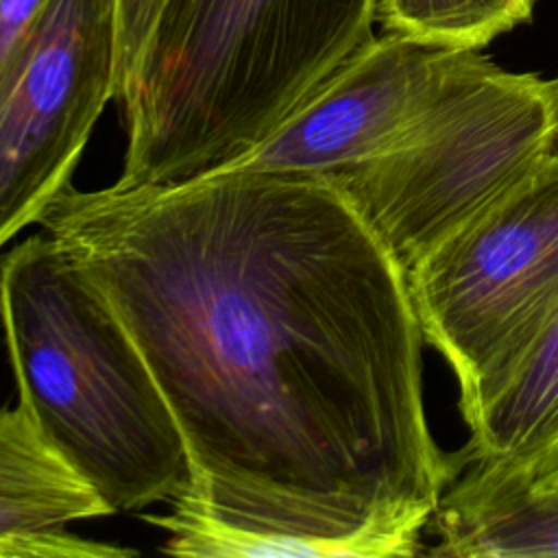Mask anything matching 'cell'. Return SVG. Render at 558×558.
<instances>
[{"label":"cell","instance_id":"6da1fadb","mask_svg":"<svg viewBox=\"0 0 558 558\" xmlns=\"http://www.w3.org/2000/svg\"><path fill=\"white\" fill-rule=\"evenodd\" d=\"M39 227L135 342L207 497L344 558L421 551L458 466L427 423L408 275L340 187H70Z\"/></svg>","mask_w":558,"mask_h":558},{"label":"cell","instance_id":"7a4b0ae2","mask_svg":"<svg viewBox=\"0 0 558 558\" xmlns=\"http://www.w3.org/2000/svg\"><path fill=\"white\" fill-rule=\"evenodd\" d=\"M377 0H163L120 85L129 187L218 172L375 35Z\"/></svg>","mask_w":558,"mask_h":558},{"label":"cell","instance_id":"3957f363","mask_svg":"<svg viewBox=\"0 0 558 558\" xmlns=\"http://www.w3.org/2000/svg\"><path fill=\"white\" fill-rule=\"evenodd\" d=\"M0 325L17 403L107 514L170 501L183 434L135 342L46 231L0 259Z\"/></svg>","mask_w":558,"mask_h":558},{"label":"cell","instance_id":"277c9868","mask_svg":"<svg viewBox=\"0 0 558 558\" xmlns=\"http://www.w3.org/2000/svg\"><path fill=\"white\" fill-rule=\"evenodd\" d=\"M551 89L466 52L379 155L327 179L408 272L549 157Z\"/></svg>","mask_w":558,"mask_h":558},{"label":"cell","instance_id":"5b68a950","mask_svg":"<svg viewBox=\"0 0 558 558\" xmlns=\"http://www.w3.org/2000/svg\"><path fill=\"white\" fill-rule=\"evenodd\" d=\"M425 344L458 379L469 416L512 373L558 307V159L408 272Z\"/></svg>","mask_w":558,"mask_h":558},{"label":"cell","instance_id":"8992f818","mask_svg":"<svg viewBox=\"0 0 558 558\" xmlns=\"http://www.w3.org/2000/svg\"><path fill=\"white\" fill-rule=\"evenodd\" d=\"M116 100V0H52L0 76V251L72 187Z\"/></svg>","mask_w":558,"mask_h":558},{"label":"cell","instance_id":"52a82bcc","mask_svg":"<svg viewBox=\"0 0 558 558\" xmlns=\"http://www.w3.org/2000/svg\"><path fill=\"white\" fill-rule=\"evenodd\" d=\"M466 52L473 50L399 33L373 37L259 146L222 170L331 179L386 150Z\"/></svg>","mask_w":558,"mask_h":558},{"label":"cell","instance_id":"ba28073f","mask_svg":"<svg viewBox=\"0 0 558 558\" xmlns=\"http://www.w3.org/2000/svg\"><path fill=\"white\" fill-rule=\"evenodd\" d=\"M107 517L92 488L17 403L0 405V558H120L131 547L81 538L72 523Z\"/></svg>","mask_w":558,"mask_h":558},{"label":"cell","instance_id":"9c48e42d","mask_svg":"<svg viewBox=\"0 0 558 558\" xmlns=\"http://www.w3.org/2000/svg\"><path fill=\"white\" fill-rule=\"evenodd\" d=\"M466 447L456 466L508 471L558 436V307L501 386L462 418Z\"/></svg>","mask_w":558,"mask_h":558},{"label":"cell","instance_id":"30bf717a","mask_svg":"<svg viewBox=\"0 0 558 558\" xmlns=\"http://www.w3.org/2000/svg\"><path fill=\"white\" fill-rule=\"evenodd\" d=\"M429 525L434 556L558 558V490L484 486L456 475Z\"/></svg>","mask_w":558,"mask_h":558},{"label":"cell","instance_id":"8fae6325","mask_svg":"<svg viewBox=\"0 0 558 558\" xmlns=\"http://www.w3.org/2000/svg\"><path fill=\"white\" fill-rule=\"evenodd\" d=\"M534 0H377L375 22L425 44L480 52L532 15Z\"/></svg>","mask_w":558,"mask_h":558},{"label":"cell","instance_id":"7c38bea8","mask_svg":"<svg viewBox=\"0 0 558 558\" xmlns=\"http://www.w3.org/2000/svg\"><path fill=\"white\" fill-rule=\"evenodd\" d=\"M163 0H116V94L133 72Z\"/></svg>","mask_w":558,"mask_h":558},{"label":"cell","instance_id":"4fadbf2b","mask_svg":"<svg viewBox=\"0 0 558 558\" xmlns=\"http://www.w3.org/2000/svg\"><path fill=\"white\" fill-rule=\"evenodd\" d=\"M52 0H0V76Z\"/></svg>","mask_w":558,"mask_h":558},{"label":"cell","instance_id":"5bb4252c","mask_svg":"<svg viewBox=\"0 0 558 558\" xmlns=\"http://www.w3.org/2000/svg\"><path fill=\"white\" fill-rule=\"evenodd\" d=\"M558 464V436L543 449L538 451L534 458H530L527 462L508 469V471H480V475L490 484H504V486H523L527 482H532L534 477H538L541 473L549 471L551 466Z\"/></svg>","mask_w":558,"mask_h":558},{"label":"cell","instance_id":"9a60e30c","mask_svg":"<svg viewBox=\"0 0 558 558\" xmlns=\"http://www.w3.org/2000/svg\"><path fill=\"white\" fill-rule=\"evenodd\" d=\"M462 477H466V475H462ZM466 480H471V477H466ZM471 482H475V480H471ZM477 484H482V482H477ZM484 486H497V484H484ZM508 488H525V490H558V464H556V466H551L549 471L541 473L538 477H534L532 482H527V484H523V486H508Z\"/></svg>","mask_w":558,"mask_h":558},{"label":"cell","instance_id":"2e32d148","mask_svg":"<svg viewBox=\"0 0 558 558\" xmlns=\"http://www.w3.org/2000/svg\"><path fill=\"white\" fill-rule=\"evenodd\" d=\"M551 89V144H549V157L558 159V78L549 81Z\"/></svg>","mask_w":558,"mask_h":558}]
</instances>
